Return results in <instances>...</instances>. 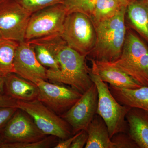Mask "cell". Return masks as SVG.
Instances as JSON below:
<instances>
[{
	"mask_svg": "<svg viewBox=\"0 0 148 148\" xmlns=\"http://www.w3.org/2000/svg\"><path fill=\"white\" fill-rule=\"evenodd\" d=\"M42 39L55 54L59 65L57 71L47 69V80L70 86L82 94L88 90L93 82L86 65V56L70 47L59 34Z\"/></svg>",
	"mask_w": 148,
	"mask_h": 148,
	"instance_id": "1",
	"label": "cell"
},
{
	"mask_svg": "<svg viewBox=\"0 0 148 148\" xmlns=\"http://www.w3.org/2000/svg\"><path fill=\"white\" fill-rule=\"evenodd\" d=\"M126 7H123L115 16L95 25L96 42L89 59L113 63L121 55L127 28L125 24Z\"/></svg>",
	"mask_w": 148,
	"mask_h": 148,
	"instance_id": "2",
	"label": "cell"
},
{
	"mask_svg": "<svg viewBox=\"0 0 148 148\" xmlns=\"http://www.w3.org/2000/svg\"><path fill=\"white\" fill-rule=\"evenodd\" d=\"M126 73L141 86H148V46L130 29H127L119 58L110 63Z\"/></svg>",
	"mask_w": 148,
	"mask_h": 148,
	"instance_id": "3",
	"label": "cell"
},
{
	"mask_svg": "<svg viewBox=\"0 0 148 148\" xmlns=\"http://www.w3.org/2000/svg\"><path fill=\"white\" fill-rule=\"evenodd\" d=\"M89 74L98 93L96 114L103 120L111 139L116 134L125 132L127 123L126 115L131 108L121 105L112 94L107 83L104 82L89 68Z\"/></svg>",
	"mask_w": 148,
	"mask_h": 148,
	"instance_id": "4",
	"label": "cell"
},
{
	"mask_svg": "<svg viewBox=\"0 0 148 148\" xmlns=\"http://www.w3.org/2000/svg\"><path fill=\"white\" fill-rule=\"evenodd\" d=\"M60 35L70 47L86 57L96 42V31L91 18L81 12L67 14Z\"/></svg>",
	"mask_w": 148,
	"mask_h": 148,
	"instance_id": "5",
	"label": "cell"
},
{
	"mask_svg": "<svg viewBox=\"0 0 148 148\" xmlns=\"http://www.w3.org/2000/svg\"><path fill=\"white\" fill-rule=\"evenodd\" d=\"M17 108L28 114L45 135L55 136L61 140L71 135L72 129L68 123L38 99L30 101H17Z\"/></svg>",
	"mask_w": 148,
	"mask_h": 148,
	"instance_id": "6",
	"label": "cell"
},
{
	"mask_svg": "<svg viewBox=\"0 0 148 148\" xmlns=\"http://www.w3.org/2000/svg\"><path fill=\"white\" fill-rule=\"evenodd\" d=\"M67 14L63 3L51 6L32 14L26 30L25 41L60 34Z\"/></svg>",
	"mask_w": 148,
	"mask_h": 148,
	"instance_id": "7",
	"label": "cell"
},
{
	"mask_svg": "<svg viewBox=\"0 0 148 148\" xmlns=\"http://www.w3.org/2000/svg\"><path fill=\"white\" fill-rule=\"evenodd\" d=\"M32 14L16 0H0V33L3 38L18 42L25 41Z\"/></svg>",
	"mask_w": 148,
	"mask_h": 148,
	"instance_id": "8",
	"label": "cell"
},
{
	"mask_svg": "<svg viewBox=\"0 0 148 148\" xmlns=\"http://www.w3.org/2000/svg\"><path fill=\"white\" fill-rule=\"evenodd\" d=\"M98 101V90L93 83L68 110L61 115L71 126L74 135L87 130L96 114Z\"/></svg>",
	"mask_w": 148,
	"mask_h": 148,
	"instance_id": "9",
	"label": "cell"
},
{
	"mask_svg": "<svg viewBox=\"0 0 148 148\" xmlns=\"http://www.w3.org/2000/svg\"><path fill=\"white\" fill-rule=\"evenodd\" d=\"M39 90L38 99L57 114H64L82 94L72 87L41 80L36 84Z\"/></svg>",
	"mask_w": 148,
	"mask_h": 148,
	"instance_id": "10",
	"label": "cell"
},
{
	"mask_svg": "<svg viewBox=\"0 0 148 148\" xmlns=\"http://www.w3.org/2000/svg\"><path fill=\"white\" fill-rule=\"evenodd\" d=\"M47 136L38 128L28 114L19 109L0 130V136L5 143H31Z\"/></svg>",
	"mask_w": 148,
	"mask_h": 148,
	"instance_id": "11",
	"label": "cell"
},
{
	"mask_svg": "<svg viewBox=\"0 0 148 148\" xmlns=\"http://www.w3.org/2000/svg\"><path fill=\"white\" fill-rule=\"evenodd\" d=\"M13 65L14 73L36 84L41 80H47V69L38 61L33 47L28 42L24 41L18 43Z\"/></svg>",
	"mask_w": 148,
	"mask_h": 148,
	"instance_id": "12",
	"label": "cell"
},
{
	"mask_svg": "<svg viewBox=\"0 0 148 148\" xmlns=\"http://www.w3.org/2000/svg\"><path fill=\"white\" fill-rule=\"evenodd\" d=\"M92 63L90 70L97 74L104 82L111 86L118 88L135 89L141 85L120 69L107 62L95 61L90 59Z\"/></svg>",
	"mask_w": 148,
	"mask_h": 148,
	"instance_id": "13",
	"label": "cell"
},
{
	"mask_svg": "<svg viewBox=\"0 0 148 148\" xmlns=\"http://www.w3.org/2000/svg\"><path fill=\"white\" fill-rule=\"evenodd\" d=\"M5 88L6 95L16 101H34L39 93L37 84L13 73L5 77Z\"/></svg>",
	"mask_w": 148,
	"mask_h": 148,
	"instance_id": "14",
	"label": "cell"
},
{
	"mask_svg": "<svg viewBox=\"0 0 148 148\" xmlns=\"http://www.w3.org/2000/svg\"><path fill=\"white\" fill-rule=\"evenodd\" d=\"M125 21L148 43V1L132 0L126 7Z\"/></svg>",
	"mask_w": 148,
	"mask_h": 148,
	"instance_id": "15",
	"label": "cell"
},
{
	"mask_svg": "<svg viewBox=\"0 0 148 148\" xmlns=\"http://www.w3.org/2000/svg\"><path fill=\"white\" fill-rule=\"evenodd\" d=\"M129 135L138 148H148V113L131 108L126 116Z\"/></svg>",
	"mask_w": 148,
	"mask_h": 148,
	"instance_id": "16",
	"label": "cell"
},
{
	"mask_svg": "<svg viewBox=\"0 0 148 148\" xmlns=\"http://www.w3.org/2000/svg\"><path fill=\"white\" fill-rule=\"evenodd\" d=\"M109 87L114 97L121 105L148 113V86L135 89L118 88L111 86Z\"/></svg>",
	"mask_w": 148,
	"mask_h": 148,
	"instance_id": "17",
	"label": "cell"
},
{
	"mask_svg": "<svg viewBox=\"0 0 148 148\" xmlns=\"http://www.w3.org/2000/svg\"><path fill=\"white\" fill-rule=\"evenodd\" d=\"M88 135L86 148H116L110 138L107 125L100 116L95 114L86 130Z\"/></svg>",
	"mask_w": 148,
	"mask_h": 148,
	"instance_id": "18",
	"label": "cell"
},
{
	"mask_svg": "<svg viewBox=\"0 0 148 148\" xmlns=\"http://www.w3.org/2000/svg\"><path fill=\"white\" fill-rule=\"evenodd\" d=\"M34 49L37 60L41 65L53 71L59 69V65L53 51L41 38L28 41Z\"/></svg>",
	"mask_w": 148,
	"mask_h": 148,
	"instance_id": "19",
	"label": "cell"
},
{
	"mask_svg": "<svg viewBox=\"0 0 148 148\" xmlns=\"http://www.w3.org/2000/svg\"><path fill=\"white\" fill-rule=\"evenodd\" d=\"M18 43L12 40H0V75L3 76L14 73V60Z\"/></svg>",
	"mask_w": 148,
	"mask_h": 148,
	"instance_id": "20",
	"label": "cell"
},
{
	"mask_svg": "<svg viewBox=\"0 0 148 148\" xmlns=\"http://www.w3.org/2000/svg\"><path fill=\"white\" fill-rule=\"evenodd\" d=\"M123 7L116 0H97L90 16L93 25L115 16Z\"/></svg>",
	"mask_w": 148,
	"mask_h": 148,
	"instance_id": "21",
	"label": "cell"
},
{
	"mask_svg": "<svg viewBox=\"0 0 148 148\" xmlns=\"http://www.w3.org/2000/svg\"><path fill=\"white\" fill-rule=\"evenodd\" d=\"M97 0H64L67 14L74 12L84 14L90 17Z\"/></svg>",
	"mask_w": 148,
	"mask_h": 148,
	"instance_id": "22",
	"label": "cell"
},
{
	"mask_svg": "<svg viewBox=\"0 0 148 148\" xmlns=\"http://www.w3.org/2000/svg\"><path fill=\"white\" fill-rule=\"evenodd\" d=\"M47 136L41 140L31 143L3 142L0 145V148H49L54 147L57 138L52 135Z\"/></svg>",
	"mask_w": 148,
	"mask_h": 148,
	"instance_id": "23",
	"label": "cell"
},
{
	"mask_svg": "<svg viewBox=\"0 0 148 148\" xmlns=\"http://www.w3.org/2000/svg\"><path fill=\"white\" fill-rule=\"evenodd\" d=\"M32 14L51 6L63 3L64 0H16Z\"/></svg>",
	"mask_w": 148,
	"mask_h": 148,
	"instance_id": "24",
	"label": "cell"
},
{
	"mask_svg": "<svg viewBox=\"0 0 148 148\" xmlns=\"http://www.w3.org/2000/svg\"><path fill=\"white\" fill-rule=\"evenodd\" d=\"M124 133L120 132L111 138L112 142L115 144L116 148H138L129 135H125Z\"/></svg>",
	"mask_w": 148,
	"mask_h": 148,
	"instance_id": "25",
	"label": "cell"
},
{
	"mask_svg": "<svg viewBox=\"0 0 148 148\" xmlns=\"http://www.w3.org/2000/svg\"><path fill=\"white\" fill-rule=\"evenodd\" d=\"M18 109L16 107L0 108V130L4 127Z\"/></svg>",
	"mask_w": 148,
	"mask_h": 148,
	"instance_id": "26",
	"label": "cell"
},
{
	"mask_svg": "<svg viewBox=\"0 0 148 148\" xmlns=\"http://www.w3.org/2000/svg\"><path fill=\"white\" fill-rule=\"evenodd\" d=\"M88 135L86 130L80 131L79 135L74 140L70 148H82L87 143Z\"/></svg>",
	"mask_w": 148,
	"mask_h": 148,
	"instance_id": "27",
	"label": "cell"
},
{
	"mask_svg": "<svg viewBox=\"0 0 148 148\" xmlns=\"http://www.w3.org/2000/svg\"><path fill=\"white\" fill-rule=\"evenodd\" d=\"M3 107L17 108V101L6 94L2 95L0 96V108Z\"/></svg>",
	"mask_w": 148,
	"mask_h": 148,
	"instance_id": "28",
	"label": "cell"
},
{
	"mask_svg": "<svg viewBox=\"0 0 148 148\" xmlns=\"http://www.w3.org/2000/svg\"><path fill=\"white\" fill-rule=\"evenodd\" d=\"M80 132H77L75 134H74L73 136L71 137L61 140L58 143H56V145L54 146V148H70L72 143L75 140L77 136L79 135Z\"/></svg>",
	"mask_w": 148,
	"mask_h": 148,
	"instance_id": "29",
	"label": "cell"
},
{
	"mask_svg": "<svg viewBox=\"0 0 148 148\" xmlns=\"http://www.w3.org/2000/svg\"><path fill=\"white\" fill-rule=\"evenodd\" d=\"M5 77L0 75V96L5 94Z\"/></svg>",
	"mask_w": 148,
	"mask_h": 148,
	"instance_id": "30",
	"label": "cell"
},
{
	"mask_svg": "<svg viewBox=\"0 0 148 148\" xmlns=\"http://www.w3.org/2000/svg\"><path fill=\"white\" fill-rule=\"evenodd\" d=\"M132 0H116L122 6L127 7Z\"/></svg>",
	"mask_w": 148,
	"mask_h": 148,
	"instance_id": "31",
	"label": "cell"
},
{
	"mask_svg": "<svg viewBox=\"0 0 148 148\" xmlns=\"http://www.w3.org/2000/svg\"><path fill=\"white\" fill-rule=\"evenodd\" d=\"M3 142V141L2 139L1 138V136H0V145H1Z\"/></svg>",
	"mask_w": 148,
	"mask_h": 148,
	"instance_id": "32",
	"label": "cell"
},
{
	"mask_svg": "<svg viewBox=\"0 0 148 148\" xmlns=\"http://www.w3.org/2000/svg\"><path fill=\"white\" fill-rule=\"evenodd\" d=\"M2 39H3V38L2 36L1 33H0V40Z\"/></svg>",
	"mask_w": 148,
	"mask_h": 148,
	"instance_id": "33",
	"label": "cell"
},
{
	"mask_svg": "<svg viewBox=\"0 0 148 148\" xmlns=\"http://www.w3.org/2000/svg\"></svg>",
	"mask_w": 148,
	"mask_h": 148,
	"instance_id": "34",
	"label": "cell"
}]
</instances>
